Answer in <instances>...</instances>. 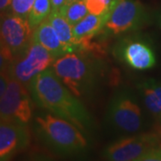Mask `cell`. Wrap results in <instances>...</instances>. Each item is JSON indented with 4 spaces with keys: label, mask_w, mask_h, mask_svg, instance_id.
I'll use <instances>...</instances> for the list:
<instances>
[{
    "label": "cell",
    "mask_w": 161,
    "mask_h": 161,
    "mask_svg": "<svg viewBox=\"0 0 161 161\" xmlns=\"http://www.w3.org/2000/svg\"><path fill=\"white\" fill-rule=\"evenodd\" d=\"M29 90L38 106L58 117L69 121L82 132L94 126V121L80 99L64 86L52 67L36 75Z\"/></svg>",
    "instance_id": "obj_1"
},
{
    "label": "cell",
    "mask_w": 161,
    "mask_h": 161,
    "mask_svg": "<svg viewBox=\"0 0 161 161\" xmlns=\"http://www.w3.org/2000/svg\"><path fill=\"white\" fill-rule=\"evenodd\" d=\"M99 61L80 52H72L56 59L51 67L64 86L80 98L89 95L97 85L101 69Z\"/></svg>",
    "instance_id": "obj_2"
},
{
    "label": "cell",
    "mask_w": 161,
    "mask_h": 161,
    "mask_svg": "<svg viewBox=\"0 0 161 161\" xmlns=\"http://www.w3.org/2000/svg\"><path fill=\"white\" fill-rule=\"evenodd\" d=\"M35 125L41 141L58 154H79L88 147L87 139L78 127L53 114L36 116Z\"/></svg>",
    "instance_id": "obj_3"
},
{
    "label": "cell",
    "mask_w": 161,
    "mask_h": 161,
    "mask_svg": "<svg viewBox=\"0 0 161 161\" xmlns=\"http://www.w3.org/2000/svg\"><path fill=\"white\" fill-rule=\"evenodd\" d=\"M55 60L56 58L44 47L31 41L25 50L14 57L7 72L11 79L18 80L29 88L35 76L50 68Z\"/></svg>",
    "instance_id": "obj_4"
},
{
    "label": "cell",
    "mask_w": 161,
    "mask_h": 161,
    "mask_svg": "<svg viewBox=\"0 0 161 161\" xmlns=\"http://www.w3.org/2000/svg\"><path fill=\"white\" fill-rule=\"evenodd\" d=\"M28 87L11 79L0 98V121L27 125L31 120L33 107Z\"/></svg>",
    "instance_id": "obj_5"
},
{
    "label": "cell",
    "mask_w": 161,
    "mask_h": 161,
    "mask_svg": "<svg viewBox=\"0 0 161 161\" xmlns=\"http://www.w3.org/2000/svg\"><path fill=\"white\" fill-rule=\"evenodd\" d=\"M149 22V14L138 0H119L105 25L108 34L119 35L142 29Z\"/></svg>",
    "instance_id": "obj_6"
},
{
    "label": "cell",
    "mask_w": 161,
    "mask_h": 161,
    "mask_svg": "<svg viewBox=\"0 0 161 161\" xmlns=\"http://www.w3.org/2000/svg\"><path fill=\"white\" fill-rule=\"evenodd\" d=\"M108 117L118 131L128 133L139 132L142 126V114L136 100L130 93L121 92L111 100Z\"/></svg>",
    "instance_id": "obj_7"
},
{
    "label": "cell",
    "mask_w": 161,
    "mask_h": 161,
    "mask_svg": "<svg viewBox=\"0 0 161 161\" xmlns=\"http://www.w3.org/2000/svg\"><path fill=\"white\" fill-rule=\"evenodd\" d=\"M156 133L147 132L122 138L106 149L104 156L108 161H135L152 148L159 146Z\"/></svg>",
    "instance_id": "obj_8"
},
{
    "label": "cell",
    "mask_w": 161,
    "mask_h": 161,
    "mask_svg": "<svg viewBox=\"0 0 161 161\" xmlns=\"http://www.w3.org/2000/svg\"><path fill=\"white\" fill-rule=\"evenodd\" d=\"M33 31L26 18L18 16L10 11L0 14L1 36L14 57L28 47L32 41Z\"/></svg>",
    "instance_id": "obj_9"
},
{
    "label": "cell",
    "mask_w": 161,
    "mask_h": 161,
    "mask_svg": "<svg viewBox=\"0 0 161 161\" xmlns=\"http://www.w3.org/2000/svg\"><path fill=\"white\" fill-rule=\"evenodd\" d=\"M115 56L132 69L148 70L156 64L152 47L140 38H127L121 40L115 49Z\"/></svg>",
    "instance_id": "obj_10"
},
{
    "label": "cell",
    "mask_w": 161,
    "mask_h": 161,
    "mask_svg": "<svg viewBox=\"0 0 161 161\" xmlns=\"http://www.w3.org/2000/svg\"><path fill=\"white\" fill-rule=\"evenodd\" d=\"M29 143L30 133L26 125L0 121V161H10Z\"/></svg>",
    "instance_id": "obj_11"
},
{
    "label": "cell",
    "mask_w": 161,
    "mask_h": 161,
    "mask_svg": "<svg viewBox=\"0 0 161 161\" xmlns=\"http://www.w3.org/2000/svg\"><path fill=\"white\" fill-rule=\"evenodd\" d=\"M108 17L109 14L95 15L89 14L81 21L74 25L73 34L75 47L77 48L79 44L92 40L97 35L100 34L105 29V25Z\"/></svg>",
    "instance_id": "obj_12"
},
{
    "label": "cell",
    "mask_w": 161,
    "mask_h": 161,
    "mask_svg": "<svg viewBox=\"0 0 161 161\" xmlns=\"http://www.w3.org/2000/svg\"><path fill=\"white\" fill-rule=\"evenodd\" d=\"M32 41L44 47L56 59L68 53L66 47L59 40L57 31L47 19L35 28L32 35Z\"/></svg>",
    "instance_id": "obj_13"
},
{
    "label": "cell",
    "mask_w": 161,
    "mask_h": 161,
    "mask_svg": "<svg viewBox=\"0 0 161 161\" xmlns=\"http://www.w3.org/2000/svg\"><path fill=\"white\" fill-rule=\"evenodd\" d=\"M146 108L155 117L161 119V81L147 79L138 84Z\"/></svg>",
    "instance_id": "obj_14"
},
{
    "label": "cell",
    "mask_w": 161,
    "mask_h": 161,
    "mask_svg": "<svg viewBox=\"0 0 161 161\" xmlns=\"http://www.w3.org/2000/svg\"><path fill=\"white\" fill-rule=\"evenodd\" d=\"M47 20L57 31L59 40H61L64 46L66 47L68 53L75 52L76 47L73 34V26L64 19L59 12L51 11L47 17Z\"/></svg>",
    "instance_id": "obj_15"
},
{
    "label": "cell",
    "mask_w": 161,
    "mask_h": 161,
    "mask_svg": "<svg viewBox=\"0 0 161 161\" xmlns=\"http://www.w3.org/2000/svg\"><path fill=\"white\" fill-rule=\"evenodd\" d=\"M59 13L72 26L79 23L89 14V11L83 0L67 2Z\"/></svg>",
    "instance_id": "obj_16"
},
{
    "label": "cell",
    "mask_w": 161,
    "mask_h": 161,
    "mask_svg": "<svg viewBox=\"0 0 161 161\" xmlns=\"http://www.w3.org/2000/svg\"><path fill=\"white\" fill-rule=\"evenodd\" d=\"M51 11L52 6L50 0H35L28 16V21L31 28L34 30L42 22L47 20Z\"/></svg>",
    "instance_id": "obj_17"
},
{
    "label": "cell",
    "mask_w": 161,
    "mask_h": 161,
    "mask_svg": "<svg viewBox=\"0 0 161 161\" xmlns=\"http://www.w3.org/2000/svg\"><path fill=\"white\" fill-rule=\"evenodd\" d=\"M35 0H12L9 11L18 16L28 19Z\"/></svg>",
    "instance_id": "obj_18"
},
{
    "label": "cell",
    "mask_w": 161,
    "mask_h": 161,
    "mask_svg": "<svg viewBox=\"0 0 161 161\" xmlns=\"http://www.w3.org/2000/svg\"><path fill=\"white\" fill-rule=\"evenodd\" d=\"M14 59V56L8 48H0V73L6 72Z\"/></svg>",
    "instance_id": "obj_19"
},
{
    "label": "cell",
    "mask_w": 161,
    "mask_h": 161,
    "mask_svg": "<svg viewBox=\"0 0 161 161\" xmlns=\"http://www.w3.org/2000/svg\"><path fill=\"white\" fill-rule=\"evenodd\" d=\"M135 161H161V147L160 145L152 148L144 153Z\"/></svg>",
    "instance_id": "obj_20"
},
{
    "label": "cell",
    "mask_w": 161,
    "mask_h": 161,
    "mask_svg": "<svg viewBox=\"0 0 161 161\" xmlns=\"http://www.w3.org/2000/svg\"><path fill=\"white\" fill-rule=\"evenodd\" d=\"M10 80H11V77H10V75H9L7 71L0 73V98L6 92Z\"/></svg>",
    "instance_id": "obj_21"
},
{
    "label": "cell",
    "mask_w": 161,
    "mask_h": 161,
    "mask_svg": "<svg viewBox=\"0 0 161 161\" xmlns=\"http://www.w3.org/2000/svg\"><path fill=\"white\" fill-rule=\"evenodd\" d=\"M50 1H51L52 11L57 12L61 11V9L67 3V0H50Z\"/></svg>",
    "instance_id": "obj_22"
},
{
    "label": "cell",
    "mask_w": 161,
    "mask_h": 161,
    "mask_svg": "<svg viewBox=\"0 0 161 161\" xmlns=\"http://www.w3.org/2000/svg\"><path fill=\"white\" fill-rule=\"evenodd\" d=\"M12 0H0V14L10 10Z\"/></svg>",
    "instance_id": "obj_23"
},
{
    "label": "cell",
    "mask_w": 161,
    "mask_h": 161,
    "mask_svg": "<svg viewBox=\"0 0 161 161\" xmlns=\"http://www.w3.org/2000/svg\"><path fill=\"white\" fill-rule=\"evenodd\" d=\"M103 1L107 4V6L109 7L110 10L113 11V9L115 8V6H116V4L118 3L119 0H103Z\"/></svg>",
    "instance_id": "obj_24"
},
{
    "label": "cell",
    "mask_w": 161,
    "mask_h": 161,
    "mask_svg": "<svg viewBox=\"0 0 161 161\" xmlns=\"http://www.w3.org/2000/svg\"><path fill=\"white\" fill-rule=\"evenodd\" d=\"M34 161H52L51 159L47 158L46 157H43V156H37L34 158Z\"/></svg>",
    "instance_id": "obj_25"
},
{
    "label": "cell",
    "mask_w": 161,
    "mask_h": 161,
    "mask_svg": "<svg viewBox=\"0 0 161 161\" xmlns=\"http://www.w3.org/2000/svg\"><path fill=\"white\" fill-rule=\"evenodd\" d=\"M0 48H8L5 45L4 41H3V39H2V36H1V32H0ZM12 53V52H11Z\"/></svg>",
    "instance_id": "obj_26"
},
{
    "label": "cell",
    "mask_w": 161,
    "mask_h": 161,
    "mask_svg": "<svg viewBox=\"0 0 161 161\" xmlns=\"http://www.w3.org/2000/svg\"><path fill=\"white\" fill-rule=\"evenodd\" d=\"M158 25H159V27H160L161 29V13L159 14V15H158Z\"/></svg>",
    "instance_id": "obj_27"
},
{
    "label": "cell",
    "mask_w": 161,
    "mask_h": 161,
    "mask_svg": "<svg viewBox=\"0 0 161 161\" xmlns=\"http://www.w3.org/2000/svg\"><path fill=\"white\" fill-rule=\"evenodd\" d=\"M73 1H76V0H67V2H73Z\"/></svg>",
    "instance_id": "obj_28"
},
{
    "label": "cell",
    "mask_w": 161,
    "mask_h": 161,
    "mask_svg": "<svg viewBox=\"0 0 161 161\" xmlns=\"http://www.w3.org/2000/svg\"><path fill=\"white\" fill-rule=\"evenodd\" d=\"M160 122H161V119H160Z\"/></svg>",
    "instance_id": "obj_29"
}]
</instances>
